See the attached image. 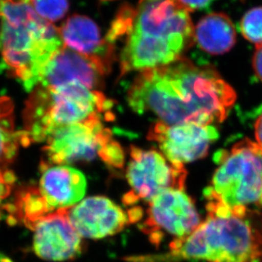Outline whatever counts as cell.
Instances as JSON below:
<instances>
[{"label":"cell","instance_id":"obj_1","mask_svg":"<svg viewBox=\"0 0 262 262\" xmlns=\"http://www.w3.org/2000/svg\"><path fill=\"white\" fill-rule=\"evenodd\" d=\"M236 99L234 89L214 68L185 58L142 71L127 94L129 106L134 112H150L170 125L220 123Z\"/></svg>","mask_w":262,"mask_h":262},{"label":"cell","instance_id":"obj_2","mask_svg":"<svg viewBox=\"0 0 262 262\" xmlns=\"http://www.w3.org/2000/svg\"><path fill=\"white\" fill-rule=\"evenodd\" d=\"M207 215L188 237L171 241L161 260L262 262V212L206 201Z\"/></svg>","mask_w":262,"mask_h":262},{"label":"cell","instance_id":"obj_3","mask_svg":"<svg viewBox=\"0 0 262 262\" xmlns=\"http://www.w3.org/2000/svg\"><path fill=\"white\" fill-rule=\"evenodd\" d=\"M124 37L121 75L183 58L194 42V27L189 11L178 0H140Z\"/></svg>","mask_w":262,"mask_h":262},{"label":"cell","instance_id":"obj_4","mask_svg":"<svg viewBox=\"0 0 262 262\" xmlns=\"http://www.w3.org/2000/svg\"><path fill=\"white\" fill-rule=\"evenodd\" d=\"M112 106L101 92L79 83L35 88L26 103L23 132L28 144L46 142L60 127L102 117Z\"/></svg>","mask_w":262,"mask_h":262},{"label":"cell","instance_id":"obj_5","mask_svg":"<svg viewBox=\"0 0 262 262\" xmlns=\"http://www.w3.org/2000/svg\"><path fill=\"white\" fill-rule=\"evenodd\" d=\"M63 46L59 29L37 14L17 21L1 20L3 62L27 91L37 87L48 64Z\"/></svg>","mask_w":262,"mask_h":262},{"label":"cell","instance_id":"obj_6","mask_svg":"<svg viewBox=\"0 0 262 262\" xmlns=\"http://www.w3.org/2000/svg\"><path fill=\"white\" fill-rule=\"evenodd\" d=\"M216 164L210 185L204 194L206 201L229 207L262 208V147L245 139L215 154Z\"/></svg>","mask_w":262,"mask_h":262},{"label":"cell","instance_id":"obj_7","mask_svg":"<svg viewBox=\"0 0 262 262\" xmlns=\"http://www.w3.org/2000/svg\"><path fill=\"white\" fill-rule=\"evenodd\" d=\"M43 150L48 161L55 165L99 157L108 166L121 168L125 161L121 146L112 139V132L103 125L101 117L60 127L46 140Z\"/></svg>","mask_w":262,"mask_h":262},{"label":"cell","instance_id":"obj_8","mask_svg":"<svg viewBox=\"0 0 262 262\" xmlns=\"http://www.w3.org/2000/svg\"><path fill=\"white\" fill-rule=\"evenodd\" d=\"M126 180L131 190L123 197L125 205L139 201L148 203L169 188H185V166L171 164L161 152L132 146L126 168Z\"/></svg>","mask_w":262,"mask_h":262},{"label":"cell","instance_id":"obj_9","mask_svg":"<svg viewBox=\"0 0 262 262\" xmlns=\"http://www.w3.org/2000/svg\"><path fill=\"white\" fill-rule=\"evenodd\" d=\"M201 222L194 201L185 188H169L148 202L141 229L151 242L158 245L165 235L173 237V240L188 237Z\"/></svg>","mask_w":262,"mask_h":262},{"label":"cell","instance_id":"obj_10","mask_svg":"<svg viewBox=\"0 0 262 262\" xmlns=\"http://www.w3.org/2000/svg\"><path fill=\"white\" fill-rule=\"evenodd\" d=\"M219 138L215 125L188 122L170 124L157 121L151 126L148 139L158 144L161 153L175 166H184L207 156Z\"/></svg>","mask_w":262,"mask_h":262},{"label":"cell","instance_id":"obj_11","mask_svg":"<svg viewBox=\"0 0 262 262\" xmlns=\"http://www.w3.org/2000/svg\"><path fill=\"white\" fill-rule=\"evenodd\" d=\"M33 250L49 261L73 260L82 250V237L68 217V208L56 210L33 224Z\"/></svg>","mask_w":262,"mask_h":262},{"label":"cell","instance_id":"obj_12","mask_svg":"<svg viewBox=\"0 0 262 262\" xmlns=\"http://www.w3.org/2000/svg\"><path fill=\"white\" fill-rule=\"evenodd\" d=\"M68 217L81 237L92 239L117 234L131 223L128 213L104 196L89 197L68 208Z\"/></svg>","mask_w":262,"mask_h":262},{"label":"cell","instance_id":"obj_13","mask_svg":"<svg viewBox=\"0 0 262 262\" xmlns=\"http://www.w3.org/2000/svg\"><path fill=\"white\" fill-rule=\"evenodd\" d=\"M107 72L106 67L96 59L81 55L64 45L48 64L37 87L55 88L79 83L96 90Z\"/></svg>","mask_w":262,"mask_h":262},{"label":"cell","instance_id":"obj_14","mask_svg":"<svg viewBox=\"0 0 262 262\" xmlns=\"http://www.w3.org/2000/svg\"><path fill=\"white\" fill-rule=\"evenodd\" d=\"M51 212L79 203L87 190L82 172L67 165L50 166L42 162L39 184L36 188Z\"/></svg>","mask_w":262,"mask_h":262},{"label":"cell","instance_id":"obj_15","mask_svg":"<svg viewBox=\"0 0 262 262\" xmlns=\"http://www.w3.org/2000/svg\"><path fill=\"white\" fill-rule=\"evenodd\" d=\"M59 34L66 47L92 59L109 69L114 46L103 39L98 26L84 15H72L64 23Z\"/></svg>","mask_w":262,"mask_h":262},{"label":"cell","instance_id":"obj_16","mask_svg":"<svg viewBox=\"0 0 262 262\" xmlns=\"http://www.w3.org/2000/svg\"><path fill=\"white\" fill-rule=\"evenodd\" d=\"M194 40L205 52L223 55L236 43V30L228 15L211 13L202 18L194 28Z\"/></svg>","mask_w":262,"mask_h":262},{"label":"cell","instance_id":"obj_17","mask_svg":"<svg viewBox=\"0 0 262 262\" xmlns=\"http://www.w3.org/2000/svg\"><path fill=\"white\" fill-rule=\"evenodd\" d=\"M27 146L25 134L15 131L13 103L7 97L0 98V167L7 168L17 155L20 146Z\"/></svg>","mask_w":262,"mask_h":262},{"label":"cell","instance_id":"obj_18","mask_svg":"<svg viewBox=\"0 0 262 262\" xmlns=\"http://www.w3.org/2000/svg\"><path fill=\"white\" fill-rule=\"evenodd\" d=\"M240 31L245 39L262 45V7L253 8L245 13L240 21Z\"/></svg>","mask_w":262,"mask_h":262},{"label":"cell","instance_id":"obj_19","mask_svg":"<svg viewBox=\"0 0 262 262\" xmlns=\"http://www.w3.org/2000/svg\"><path fill=\"white\" fill-rule=\"evenodd\" d=\"M35 12L48 23L57 21L64 17L68 9V0H30Z\"/></svg>","mask_w":262,"mask_h":262},{"label":"cell","instance_id":"obj_20","mask_svg":"<svg viewBox=\"0 0 262 262\" xmlns=\"http://www.w3.org/2000/svg\"><path fill=\"white\" fill-rule=\"evenodd\" d=\"M15 181V177L12 171L0 167V221L2 220L4 210H6V205L3 203L11 193Z\"/></svg>","mask_w":262,"mask_h":262},{"label":"cell","instance_id":"obj_21","mask_svg":"<svg viewBox=\"0 0 262 262\" xmlns=\"http://www.w3.org/2000/svg\"><path fill=\"white\" fill-rule=\"evenodd\" d=\"M189 12L203 10L210 6L215 0H178Z\"/></svg>","mask_w":262,"mask_h":262},{"label":"cell","instance_id":"obj_22","mask_svg":"<svg viewBox=\"0 0 262 262\" xmlns=\"http://www.w3.org/2000/svg\"><path fill=\"white\" fill-rule=\"evenodd\" d=\"M252 66L256 77L262 82V45L256 46L253 56Z\"/></svg>","mask_w":262,"mask_h":262},{"label":"cell","instance_id":"obj_23","mask_svg":"<svg viewBox=\"0 0 262 262\" xmlns=\"http://www.w3.org/2000/svg\"><path fill=\"white\" fill-rule=\"evenodd\" d=\"M255 138L256 143L262 147V114L255 121Z\"/></svg>","mask_w":262,"mask_h":262},{"label":"cell","instance_id":"obj_24","mask_svg":"<svg viewBox=\"0 0 262 262\" xmlns=\"http://www.w3.org/2000/svg\"><path fill=\"white\" fill-rule=\"evenodd\" d=\"M0 262H14L10 258L0 253Z\"/></svg>","mask_w":262,"mask_h":262}]
</instances>
